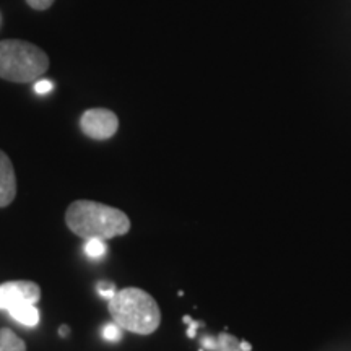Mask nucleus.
<instances>
[{"instance_id":"obj_1","label":"nucleus","mask_w":351,"mask_h":351,"mask_svg":"<svg viewBox=\"0 0 351 351\" xmlns=\"http://www.w3.org/2000/svg\"><path fill=\"white\" fill-rule=\"evenodd\" d=\"M69 230L83 239H112L130 231V219L119 208L95 200H75L65 212Z\"/></svg>"},{"instance_id":"obj_2","label":"nucleus","mask_w":351,"mask_h":351,"mask_svg":"<svg viewBox=\"0 0 351 351\" xmlns=\"http://www.w3.org/2000/svg\"><path fill=\"white\" fill-rule=\"evenodd\" d=\"M109 314L122 330L150 335L161 324V311L155 298L140 288H124L109 300Z\"/></svg>"},{"instance_id":"obj_3","label":"nucleus","mask_w":351,"mask_h":351,"mask_svg":"<svg viewBox=\"0 0 351 351\" xmlns=\"http://www.w3.org/2000/svg\"><path fill=\"white\" fill-rule=\"evenodd\" d=\"M49 69V57L41 47L20 39L0 41V78L13 83L38 80Z\"/></svg>"},{"instance_id":"obj_4","label":"nucleus","mask_w":351,"mask_h":351,"mask_svg":"<svg viewBox=\"0 0 351 351\" xmlns=\"http://www.w3.org/2000/svg\"><path fill=\"white\" fill-rule=\"evenodd\" d=\"M80 129L86 137L93 140H108L116 135L119 129V119L109 109H90L82 116Z\"/></svg>"},{"instance_id":"obj_5","label":"nucleus","mask_w":351,"mask_h":351,"mask_svg":"<svg viewBox=\"0 0 351 351\" xmlns=\"http://www.w3.org/2000/svg\"><path fill=\"white\" fill-rule=\"evenodd\" d=\"M41 300V288L29 280H16L0 285V309L8 311L20 304H36Z\"/></svg>"},{"instance_id":"obj_6","label":"nucleus","mask_w":351,"mask_h":351,"mask_svg":"<svg viewBox=\"0 0 351 351\" xmlns=\"http://www.w3.org/2000/svg\"><path fill=\"white\" fill-rule=\"evenodd\" d=\"M16 197V176L12 160L0 150V208L8 207Z\"/></svg>"},{"instance_id":"obj_7","label":"nucleus","mask_w":351,"mask_h":351,"mask_svg":"<svg viewBox=\"0 0 351 351\" xmlns=\"http://www.w3.org/2000/svg\"><path fill=\"white\" fill-rule=\"evenodd\" d=\"M10 317L25 327H36L39 324V311L36 304H20L7 311Z\"/></svg>"},{"instance_id":"obj_8","label":"nucleus","mask_w":351,"mask_h":351,"mask_svg":"<svg viewBox=\"0 0 351 351\" xmlns=\"http://www.w3.org/2000/svg\"><path fill=\"white\" fill-rule=\"evenodd\" d=\"M205 348L213 350V351H249L245 350V345H241L238 340L232 339V337L226 335V333H221L217 340L213 339H204Z\"/></svg>"},{"instance_id":"obj_9","label":"nucleus","mask_w":351,"mask_h":351,"mask_svg":"<svg viewBox=\"0 0 351 351\" xmlns=\"http://www.w3.org/2000/svg\"><path fill=\"white\" fill-rule=\"evenodd\" d=\"M0 351H26V343L10 328H0Z\"/></svg>"},{"instance_id":"obj_10","label":"nucleus","mask_w":351,"mask_h":351,"mask_svg":"<svg viewBox=\"0 0 351 351\" xmlns=\"http://www.w3.org/2000/svg\"><path fill=\"white\" fill-rule=\"evenodd\" d=\"M108 247L106 244H104V239H86V244H85V252L86 256L90 258H101L106 254Z\"/></svg>"},{"instance_id":"obj_11","label":"nucleus","mask_w":351,"mask_h":351,"mask_svg":"<svg viewBox=\"0 0 351 351\" xmlns=\"http://www.w3.org/2000/svg\"><path fill=\"white\" fill-rule=\"evenodd\" d=\"M103 337L108 341H119L122 339V328L116 322L106 324L103 328Z\"/></svg>"},{"instance_id":"obj_12","label":"nucleus","mask_w":351,"mask_h":351,"mask_svg":"<svg viewBox=\"0 0 351 351\" xmlns=\"http://www.w3.org/2000/svg\"><path fill=\"white\" fill-rule=\"evenodd\" d=\"M98 291H99L101 296H104L109 301L117 293V288H116V285H114V283L103 282V283H98Z\"/></svg>"},{"instance_id":"obj_13","label":"nucleus","mask_w":351,"mask_h":351,"mask_svg":"<svg viewBox=\"0 0 351 351\" xmlns=\"http://www.w3.org/2000/svg\"><path fill=\"white\" fill-rule=\"evenodd\" d=\"M52 88H54V83L51 80H39L36 85H34V90H36L38 95H46L52 91Z\"/></svg>"},{"instance_id":"obj_14","label":"nucleus","mask_w":351,"mask_h":351,"mask_svg":"<svg viewBox=\"0 0 351 351\" xmlns=\"http://www.w3.org/2000/svg\"><path fill=\"white\" fill-rule=\"evenodd\" d=\"M26 2L34 10H46V8H49L54 3V0H26Z\"/></svg>"},{"instance_id":"obj_15","label":"nucleus","mask_w":351,"mask_h":351,"mask_svg":"<svg viewBox=\"0 0 351 351\" xmlns=\"http://www.w3.org/2000/svg\"><path fill=\"white\" fill-rule=\"evenodd\" d=\"M69 333H70V328L67 326H62L59 328V335L60 337H69Z\"/></svg>"}]
</instances>
